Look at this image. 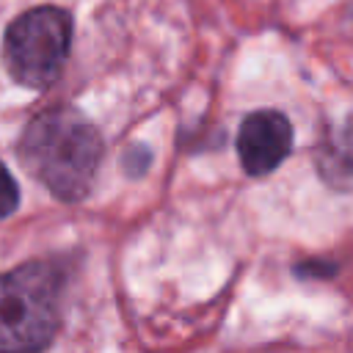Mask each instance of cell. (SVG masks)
<instances>
[{"mask_svg":"<svg viewBox=\"0 0 353 353\" xmlns=\"http://www.w3.org/2000/svg\"><path fill=\"white\" fill-rule=\"evenodd\" d=\"M17 204H19V188L8 174V168L0 163V221L8 218L17 210Z\"/></svg>","mask_w":353,"mask_h":353,"instance_id":"cell-5","label":"cell"},{"mask_svg":"<svg viewBox=\"0 0 353 353\" xmlns=\"http://www.w3.org/2000/svg\"><path fill=\"white\" fill-rule=\"evenodd\" d=\"M334 270H336V265H331V262H303V265L295 268V273L303 276V279H309V276H331Z\"/></svg>","mask_w":353,"mask_h":353,"instance_id":"cell-6","label":"cell"},{"mask_svg":"<svg viewBox=\"0 0 353 353\" xmlns=\"http://www.w3.org/2000/svg\"><path fill=\"white\" fill-rule=\"evenodd\" d=\"M58 328V276L25 265L0 276V350H39Z\"/></svg>","mask_w":353,"mask_h":353,"instance_id":"cell-2","label":"cell"},{"mask_svg":"<svg viewBox=\"0 0 353 353\" xmlns=\"http://www.w3.org/2000/svg\"><path fill=\"white\" fill-rule=\"evenodd\" d=\"M292 149V124L279 110H254L237 132L240 165L248 176H265L284 163Z\"/></svg>","mask_w":353,"mask_h":353,"instance_id":"cell-4","label":"cell"},{"mask_svg":"<svg viewBox=\"0 0 353 353\" xmlns=\"http://www.w3.org/2000/svg\"><path fill=\"white\" fill-rule=\"evenodd\" d=\"M19 157L55 199L77 201L94 182L102 138L77 110L52 108L28 124L19 141Z\"/></svg>","mask_w":353,"mask_h":353,"instance_id":"cell-1","label":"cell"},{"mask_svg":"<svg viewBox=\"0 0 353 353\" xmlns=\"http://www.w3.org/2000/svg\"><path fill=\"white\" fill-rule=\"evenodd\" d=\"M72 22L63 8L39 6L19 14L6 30V66L11 77L33 91L52 85L66 63Z\"/></svg>","mask_w":353,"mask_h":353,"instance_id":"cell-3","label":"cell"}]
</instances>
